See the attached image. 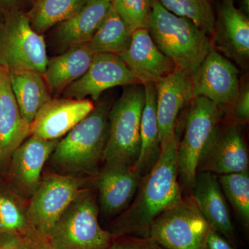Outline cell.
Segmentation results:
<instances>
[{
	"instance_id": "cell-21",
	"label": "cell",
	"mask_w": 249,
	"mask_h": 249,
	"mask_svg": "<svg viewBox=\"0 0 249 249\" xmlns=\"http://www.w3.org/2000/svg\"><path fill=\"white\" fill-rule=\"evenodd\" d=\"M110 7L111 3L104 0H89L78 12L57 24L55 43L63 52L89 43Z\"/></svg>"
},
{
	"instance_id": "cell-24",
	"label": "cell",
	"mask_w": 249,
	"mask_h": 249,
	"mask_svg": "<svg viewBox=\"0 0 249 249\" xmlns=\"http://www.w3.org/2000/svg\"><path fill=\"white\" fill-rule=\"evenodd\" d=\"M11 89L23 119L32 124L42 106L52 99L43 75L29 70H9Z\"/></svg>"
},
{
	"instance_id": "cell-16",
	"label": "cell",
	"mask_w": 249,
	"mask_h": 249,
	"mask_svg": "<svg viewBox=\"0 0 249 249\" xmlns=\"http://www.w3.org/2000/svg\"><path fill=\"white\" fill-rule=\"evenodd\" d=\"M141 176L132 167L104 164L96 175L95 186L100 209L106 217H117L133 200Z\"/></svg>"
},
{
	"instance_id": "cell-2",
	"label": "cell",
	"mask_w": 249,
	"mask_h": 249,
	"mask_svg": "<svg viewBox=\"0 0 249 249\" xmlns=\"http://www.w3.org/2000/svg\"><path fill=\"white\" fill-rule=\"evenodd\" d=\"M110 102L98 101L92 111L60 139L49 160L57 173L93 174L103 160L109 134Z\"/></svg>"
},
{
	"instance_id": "cell-4",
	"label": "cell",
	"mask_w": 249,
	"mask_h": 249,
	"mask_svg": "<svg viewBox=\"0 0 249 249\" xmlns=\"http://www.w3.org/2000/svg\"><path fill=\"white\" fill-rule=\"evenodd\" d=\"M96 195L82 189L46 239L50 249H108L113 236L101 227Z\"/></svg>"
},
{
	"instance_id": "cell-22",
	"label": "cell",
	"mask_w": 249,
	"mask_h": 249,
	"mask_svg": "<svg viewBox=\"0 0 249 249\" xmlns=\"http://www.w3.org/2000/svg\"><path fill=\"white\" fill-rule=\"evenodd\" d=\"M94 55L87 43L71 47L49 59L42 75L49 90L61 92L79 79L88 71Z\"/></svg>"
},
{
	"instance_id": "cell-37",
	"label": "cell",
	"mask_w": 249,
	"mask_h": 249,
	"mask_svg": "<svg viewBox=\"0 0 249 249\" xmlns=\"http://www.w3.org/2000/svg\"><path fill=\"white\" fill-rule=\"evenodd\" d=\"M15 240H16V238H11L6 241L4 243L0 245V249H11L14 245Z\"/></svg>"
},
{
	"instance_id": "cell-38",
	"label": "cell",
	"mask_w": 249,
	"mask_h": 249,
	"mask_svg": "<svg viewBox=\"0 0 249 249\" xmlns=\"http://www.w3.org/2000/svg\"><path fill=\"white\" fill-rule=\"evenodd\" d=\"M42 249H49V247H48V246L46 245L45 246H43V247H42Z\"/></svg>"
},
{
	"instance_id": "cell-9",
	"label": "cell",
	"mask_w": 249,
	"mask_h": 249,
	"mask_svg": "<svg viewBox=\"0 0 249 249\" xmlns=\"http://www.w3.org/2000/svg\"><path fill=\"white\" fill-rule=\"evenodd\" d=\"M84 181L77 176L53 173L41 180L31 196L26 214L28 222L42 237L52 228L82 190Z\"/></svg>"
},
{
	"instance_id": "cell-14",
	"label": "cell",
	"mask_w": 249,
	"mask_h": 249,
	"mask_svg": "<svg viewBox=\"0 0 249 249\" xmlns=\"http://www.w3.org/2000/svg\"><path fill=\"white\" fill-rule=\"evenodd\" d=\"M160 144L176 134L180 112L194 98L191 76L175 68L155 83Z\"/></svg>"
},
{
	"instance_id": "cell-8",
	"label": "cell",
	"mask_w": 249,
	"mask_h": 249,
	"mask_svg": "<svg viewBox=\"0 0 249 249\" xmlns=\"http://www.w3.org/2000/svg\"><path fill=\"white\" fill-rule=\"evenodd\" d=\"M212 229L190 196L159 216L147 237L166 249H207Z\"/></svg>"
},
{
	"instance_id": "cell-7",
	"label": "cell",
	"mask_w": 249,
	"mask_h": 249,
	"mask_svg": "<svg viewBox=\"0 0 249 249\" xmlns=\"http://www.w3.org/2000/svg\"><path fill=\"white\" fill-rule=\"evenodd\" d=\"M49 58L43 36L31 27L27 13L1 14L0 65L43 74Z\"/></svg>"
},
{
	"instance_id": "cell-1",
	"label": "cell",
	"mask_w": 249,
	"mask_h": 249,
	"mask_svg": "<svg viewBox=\"0 0 249 249\" xmlns=\"http://www.w3.org/2000/svg\"><path fill=\"white\" fill-rule=\"evenodd\" d=\"M176 134L160 144L158 160L141 178L133 200L111 223L113 238L121 236L147 237L156 219L183 200L178 181Z\"/></svg>"
},
{
	"instance_id": "cell-6",
	"label": "cell",
	"mask_w": 249,
	"mask_h": 249,
	"mask_svg": "<svg viewBox=\"0 0 249 249\" xmlns=\"http://www.w3.org/2000/svg\"><path fill=\"white\" fill-rule=\"evenodd\" d=\"M224 113L204 97L194 98L190 103L177 151L178 178L183 192L191 193L201 155L222 123Z\"/></svg>"
},
{
	"instance_id": "cell-26",
	"label": "cell",
	"mask_w": 249,
	"mask_h": 249,
	"mask_svg": "<svg viewBox=\"0 0 249 249\" xmlns=\"http://www.w3.org/2000/svg\"><path fill=\"white\" fill-rule=\"evenodd\" d=\"M89 0H33L27 12L31 27L42 34L78 12Z\"/></svg>"
},
{
	"instance_id": "cell-18",
	"label": "cell",
	"mask_w": 249,
	"mask_h": 249,
	"mask_svg": "<svg viewBox=\"0 0 249 249\" xmlns=\"http://www.w3.org/2000/svg\"><path fill=\"white\" fill-rule=\"evenodd\" d=\"M118 55L142 85L155 83L176 68L156 46L147 29L133 31L128 48Z\"/></svg>"
},
{
	"instance_id": "cell-34",
	"label": "cell",
	"mask_w": 249,
	"mask_h": 249,
	"mask_svg": "<svg viewBox=\"0 0 249 249\" xmlns=\"http://www.w3.org/2000/svg\"><path fill=\"white\" fill-rule=\"evenodd\" d=\"M207 249H235L234 246L213 228L208 239Z\"/></svg>"
},
{
	"instance_id": "cell-11",
	"label": "cell",
	"mask_w": 249,
	"mask_h": 249,
	"mask_svg": "<svg viewBox=\"0 0 249 249\" xmlns=\"http://www.w3.org/2000/svg\"><path fill=\"white\" fill-rule=\"evenodd\" d=\"M137 84H141L140 82L119 55L95 54L88 71L64 90L63 96L77 100L90 97L98 102L106 90Z\"/></svg>"
},
{
	"instance_id": "cell-29",
	"label": "cell",
	"mask_w": 249,
	"mask_h": 249,
	"mask_svg": "<svg viewBox=\"0 0 249 249\" xmlns=\"http://www.w3.org/2000/svg\"><path fill=\"white\" fill-rule=\"evenodd\" d=\"M152 0H112L111 7L133 31L147 29L152 12Z\"/></svg>"
},
{
	"instance_id": "cell-28",
	"label": "cell",
	"mask_w": 249,
	"mask_h": 249,
	"mask_svg": "<svg viewBox=\"0 0 249 249\" xmlns=\"http://www.w3.org/2000/svg\"><path fill=\"white\" fill-rule=\"evenodd\" d=\"M224 196H227L247 229L249 227V173L228 174L217 177Z\"/></svg>"
},
{
	"instance_id": "cell-35",
	"label": "cell",
	"mask_w": 249,
	"mask_h": 249,
	"mask_svg": "<svg viewBox=\"0 0 249 249\" xmlns=\"http://www.w3.org/2000/svg\"><path fill=\"white\" fill-rule=\"evenodd\" d=\"M42 247L39 248L36 244L33 243L30 241H23L16 238L11 249H42Z\"/></svg>"
},
{
	"instance_id": "cell-17",
	"label": "cell",
	"mask_w": 249,
	"mask_h": 249,
	"mask_svg": "<svg viewBox=\"0 0 249 249\" xmlns=\"http://www.w3.org/2000/svg\"><path fill=\"white\" fill-rule=\"evenodd\" d=\"M191 196L211 227L235 247V228L217 175L209 172L196 173Z\"/></svg>"
},
{
	"instance_id": "cell-10",
	"label": "cell",
	"mask_w": 249,
	"mask_h": 249,
	"mask_svg": "<svg viewBox=\"0 0 249 249\" xmlns=\"http://www.w3.org/2000/svg\"><path fill=\"white\" fill-rule=\"evenodd\" d=\"M240 70L213 47L191 76L194 97H204L227 112L240 89Z\"/></svg>"
},
{
	"instance_id": "cell-33",
	"label": "cell",
	"mask_w": 249,
	"mask_h": 249,
	"mask_svg": "<svg viewBox=\"0 0 249 249\" xmlns=\"http://www.w3.org/2000/svg\"><path fill=\"white\" fill-rule=\"evenodd\" d=\"M33 0H0V14L14 12L27 13Z\"/></svg>"
},
{
	"instance_id": "cell-20",
	"label": "cell",
	"mask_w": 249,
	"mask_h": 249,
	"mask_svg": "<svg viewBox=\"0 0 249 249\" xmlns=\"http://www.w3.org/2000/svg\"><path fill=\"white\" fill-rule=\"evenodd\" d=\"M31 135L30 124L23 119L11 89L9 70L0 65V164Z\"/></svg>"
},
{
	"instance_id": "cell-5",
	"label": "cell",
	"mask_w": 249,
	"mask_h": 249,
	"mask_svg": "<svg viewBox=\"0 0 249 249\" xmlns=\"http://www.w3.org/2000/svg\"><path fill=\"white\" fill-rule=\"evenodd\" d=\"M144 103L143 85H131L124 86L120 97L111 106L104 164L134 168L140 153L141 119Z\"/></svg>"
},
{
	"instance_id": "cell-23",
	"label": "cell",
	"mask_w": 249,
	"mask_h": 249,
	"mask_svg": "<svg viewBox=\"0 0 249 249\" xmlns=\"http://www.w3.org/2000/svg\"><path fill=\"white\" fill-rule=\"evenodd\" d=\"M142 85L145 89V103L141 119L140 153L134 166L141 178L150 172L160 153L155 84L148 83Z\"/></svg>"
},
{
	"instance_id": "cell-27",
	"label": "cell",
	"mask_w": 249,
	"mask_h": 249,
	"mask_svg": "<svg viewBox=\"0 0 249 249\" xmlns=\"http://www.w3.org/2000/svg\"><path fill=\"white\" fill-rule=\"evenodd\" d=\"M172 14L188 18L212 37L215 24L213 0H158Z\"/></svg>"
},
{
	"instance_id": "cell-36",
	"label": "cell",
	"mask_w": 249,
	"mask_h": 249,
	"mask_svg": "<svg viewBox=\"0 0 249 249\" xmlns=\"http://www.w3.org/2000/svg\"><path fill=\"white\" fill-rule=\"evenodd\" d=\"M241 11L246 15V16H249V0H242L241 2Z\"/></svg>"
},
{
	"instance_id": "cell-31",
	"label": "cell",
	"mask_w": 249,
	"mask_h": 249,
	"mask_svg": "<svg viewBox=\"0 0 249 249\" xmlns=\"http://www.w3.org/2000/svg\"><path fill=\"white\" fill-rule=\"evenodd\" d=\"M229 122L242 126L249 119V84L246 77L241 79L238 95L231 107L227 111Z\"/></svg>"
},
{
	"instance_id": "cell-30",
	"label": "cell",
	"mask_w": 249,
	"mask_h": 249,
	"mask_svg": "<svg viewBox=\"0 0 249 249\" xmlns=\"http://www.w3.org/2000/svg\"><path fill=\"white\" fill-rule=\"evenodd\" d=\"M27 214L9 196L0 195V229L3 231L16 232L25 229Z\"/></svg>"
},
{
	"instance_id": "cell-32",
	"label": "cell",
	"mask_w": 249,
	"mask_h": 249,
	"mask_svg": "<svg viewBox=\"0 0 249 249\" xmlns=\"http://www.w3.org/2000/svg\"><path fill=\"white\" fill-rule=\"evenodd\" d=\"M108 249H166L148 237L121 236L113 239Z\"/></svg>"
},
{
	"instance_id": "cell-12",
	"label": "cell",
	"mask_w": 249,
	"mask_h": 249,
	"mask_svg": "<svg viewBox=\"0 0 249 249\" xmlns=\"http://www.w3.org/2000/svg\"><path fill=\"white\" fill-rule=\"evenodd\" d=\"M240 127L221 123L201 155L197 173L222 175L249 170L248 149Z\"/></svg>"
},
{
	"instance_id": "cell-19",
	"label": "cell",
	"mask_w": 249,
	"mask_h": 249,
	"mask_svg": "<svg viewBox=\"0 0 249 249\" xmlns=\"http://www.w3.org/2000/svg\"><path fill=\"white\" fill-rule=\"evenodd\" d=\"M59 141L30 135L11 155L10 160L13 178L26 195L32 196L38 188L44 166Z\"/></svg>"
},
{
	"instance_id": "cell-15",
	"label": "cell",
	"mask_w": 249,
	"mask_h": 249,
	"mask_svg": "<svg viewBox=\"0 0 249 249\" xmlns=\"http://www.w3.org/2000/svg\"><path fill=\"white\" fill-rule=\"evenodd\" d=\"M91 100L62 98L49 100L31 124V135L56 140L66 135L93 110Z\"/></svg>"
},
{
	"instance_id": "cell-39",
	"label": "cell",
	"mask_w": 249,
	"mask_h": 249,
	"mask_svg": "<svg viewBox=\"0 0 249 249\" xmlns=\"http://www.w3.org/2000/svg\"><path fill=\"white\" fill-rule=\"evenodd\" d=\"M104 1H108V2H110L112 1V0H104Z\"/></svg>"
},
{
	"instance_id": "cell-25",
	"label": "cell",
	"mask_w": 249,
	"mask_h": 249,
	"mask_svg": "<svg viewBox=\"0 0 249 249\" xmlns=\"http://www.w3.org/2000/svg\"><path fill=\"white\" fill-rule=\"evenodd\" d=\"M132 33L111 6L88 44L94 54L119 55L128 48Z\"/></svg>"
},
{
	"instance_id": "cell-3",
	"label": "cell",
	"mask_w": 249,
	"mask_h": 249,
	"mask_svg": "<svg viewBox=\"0 0 249 249\" xmlns=\"http://www.w3.org/2000/svg\"><path fill=\"white\" fill-rule=\"evenodd\" d=\"M147 30L160 52L189 76L213 47L204 31L191 19L172 14L158 0H152Z\"/></svg>"
},
{
	"instance_id": "cell-13",
	"label": "cell",
	"mask_w": 249,
	"mask_h": 249,
	"mask_svg": "<svg viewBox=\"0 0 249 249\" xmlns=\"http://www.w3.org/2000/svg\"><path fill=\"white\" fill-rule=\"evenodd\" d=\"M213 47L242 69L249 61V19L234 4V0H221L218 4Z\"/></svg>"
}]
</instances>
